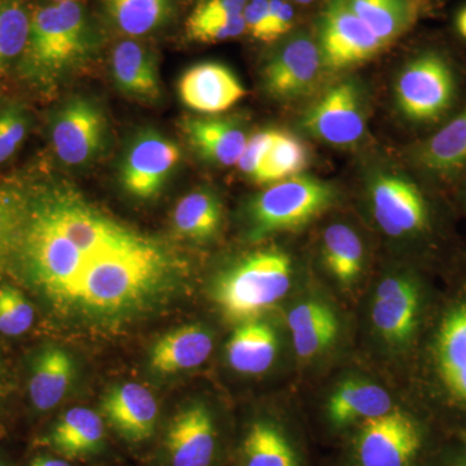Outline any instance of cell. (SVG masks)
Listing matches in <instances>:
<instances>
[{
	"label": "cell",
	"mask_w": 466,
	"mask_h": 466,
	"mask_svg": "<svg viewBox=\"0 0 466 466\" xmlns=\"http://www.w3.org/2000/svg\"><path fill=\"white\" fill-rule=\"evenodd\" d=\"M456 81L450 64L435 52L410 60L398 76L395 97L401 115L415 124H434L452 106Z\"/></svg>",
	"instance_id": "obj_4"
},
{
	"label": "cell",
	"mask_w": 466,
	"mask_h": 466,
	"mask_svg": "<svg viewBox=\"0 0 466 466\" xmlns=\"http://www.w3.org/2000/svg\"><path fill=\"white\" fill-rule=\"evenodd\" d=\"M0 466H14L2 451H0Z\"/></svg>",
	"instance_id": "obj_43"
},
{
	"label": "cell",
	"mask_w": 466,
	"mask_h": 466,
	"mask_svg": "<svg viewBox=\"0 0 466 466\" xmlns=\"http://www.w3.org/2000/svg\"><path fill=\"white\" fill-rule=\"evenodd\" d=\"M29 192L12 183H0V272L8 269L25 219Z\"/></svg>",
	"instance_id": "obj_32"
},
{
	"label": "cell",
	"mask_w": 466,
	"mask_h": 466,
	"mask_svg": "<svg viewBox=\"0 0 466 466\" xmlns=\"http://www.w3.org/2000/svg\"><path fill=\"white\" fill-rule=\"evenodd\" d=\"M52 3L76 2V0H51Z\"/></svg>",
	"instance_id": "obj_46"
},
{
	"label": "cell",
	"mask_w": 466,
	"mask_h": 466,
	"mask_svg": "<svg viewBox=\"0 0 466 466\" xmlns=\"http://www.w3.org/2000/svg\"><path fill=\"white\" fill-rule=\"evenodd\" d=\"M216 422L204 404L183 408L171 419L165 435L168 466H211L216 458Z\"/></svg>",
	"instance_id": "obj_13"
},
{
	"label": "cell",
	"mask_w": 466,
	"mask_h": 466,
	"mask_svg": "<svg viewBox=\"0 0 466 466\" xmlns=\"http://www.w3.org/2000/svg\"><path fill=\"white\" fill-rule=\"evenodd\" d=\"M458 30L466 39V8L460 12L458 16Z\"/></svg>",
	"instance_id": "obj_42"
},
{
	"label": "cell",
	"mask_w": 466,
	"mask_h": 466,
	"mask_svg": "<svg viewBox=\"0 0 466 466\" xmlns=\"http://www.w3.org/2000/svg\"><path fill=\"white\" fill-rule=\"evenodd\" d=\"M309 150L299 137L275 131L274 142L260 168L258 184H274L299 175L308 167Z\"/></svg>",
	"instance_id": "obj_31"
},
{
	"label": "cell",
	"mask_w": 466,
	"mask_h": 466,
	"mask_svg": "<svg viewBox=\"0 0 466 466\" xmlns=\"http://www.w3.org/2000/svg\"><path fill=\"white\" fill-rule=\"evenodd\" d=\"M334 200L333 187L317 177L299 174L274 183L250 202L251 232L260 238L299 228L324 213Z\"/></svg>",
	"instance_id": "obj_3"
},
{
	"label": "cell",
	"mask_w": 466,
	"mask_h": 466,
	"mask_svg": "<svg viewBox=\"0 0 466 466\" xmlns=\"http://www.w3.org/2000/svg\"><path fill=\"white\" fill-rule=\"evenodd\" d=\"M302 126L309 135L332 146L360 142L367 116L359 86L354 81L334 85L305 113Z\"/></svg>",
	"instance_id": "obj_6"
},
{
	"label": "cell",
	"mask_w": 466,
	"mask_h": 466,
	"mask_svg": "<svg viewBox=\"0 0 466 466\" xmlns=\"http://www.w3.org/2000/svg\"><path fill=\"white\" fill-rule=\"evenodd\" d=\"M75 379V363L66 350L48 346L34 357L27 391L34 410L50 412L64 400Z\"/></svg>",
	"instance_id": "obj_18"
},
{
	"label": "cell",
	"mask_w": 466,
	"mask_h": 466,
	"mask_svg": "<svg viewBox=\"0 0 466 466\" xmlns=\"http://www.w3.org/2000/svg\"><path fill=\"white\" fill-rule=\"evenodd\" d=\"M91 45L90 26L79 3H52L36 9L21 56V75L36 87H51L87 57Z\"/></svg>",
	"instance_id": "obj_1"
},
{
	"label": "cell",
	"mask_w": 466,
	"mask_h": 466,
	"mask_svg": "<svg viewBox=\"0 0 466 466\" xmlns=\"http://www.w3.org/2000/svg\"><path fill=\"white\" fill-rule=\"evenodd\" d=\"M182 152L173 140L155 131L135 137L122 162L121 183L133 198H156L179 165Z\"/></svg>",
	"instance_id": "obj_8"
},
{
	"label": "cell",
	"mask_w": 466,
	"mask_h": 466,
	"mask_svg": "<svg viewBox=\"0 0 466 466\" xmlns=\"http://www.w3.org/2000/svg\"><path fill=\"white\" fill-rule=\"evenodd\" d=\"M213 351V339L201 325H184L165 334L150 351L149 367L158 375H175L202 366Z\"/></svg>",
	"instance_id": "obj_17"
},
{
	"label": "cell",
	"mask_w": 466,
	"mask_h": 466,
	"mask_svg": "<svg viewBox=\"0 0 466 466\" xmlns=\"http://www.w3.org/2000/svg\"><path fill=\"white\" fill-rule=\"evenodd\" d=\"M26 113L18 106H11L0 112V164L11 158L27 134Z\"/></svg>",
	"instance_id": "obj_35"
},
{
	"label": "cell",
	"mask_w": 466,
	"mask_h": 466,
	"mask_svg": "<svg viewBox=\"0 0 466 466\" xmlns=\"http://www.w3.org/2000/svg\"><path fill=\"white\" fill-rule=\"evenodd\" d=\"M184 133L193 148L211 164L233 167L240 161L248 137L238 125L220 118H188Z\"/></svg>",
	"instance_id": "obj_19"
},
{
	"label": "cell",
	"mask_w": 466,
	"mask_h": 466,
	"mask_svg": "<svg viewBox=\"0 0 466 466\" xmlns=\"http://www.w3.org/2000/svg\"><path fill=\"white\" fill-rule=\"evenodd\" d=\"M180 99L198 113H222L247 95L240 79L220 63H201L189 67L180 78Z\"/></svg>",
	"instance_id": "obj_15"
},
{
	"label": "cell",
	"mask_w": 466,
	"mask_h": 466,
	"mask_svg": "<svg viewBox=\"0 0 466 466\" xmlns=\"http://www.w3.org/2000/svg\"><path fill=\"white\" fill-rule=\"evenodd\" d=\"M419 288L406 275H391L383 279L373 297V327L381 339L401 348L410 341L419 320Z\"/></svg>",
	"instance_id": "obj_12"
},
{
	"label": "cell",
	"mask_w": 466,
	"mask_h": 466,
	"mask_svg": "<svg viewBox=\"0 0 466 466\" xmlns=\"http://www.w3.org/2000/svg\"><path fill=\"white\" fill-rule=\"evenodd\" d=\"M245 26L251 36L262 42H271L269 38V0H250L242 14Z\"/></svg>",
	"instance_id": "obj_39"
},
{
	"label": "cell",
	"mask_w": 466,
	"mask_h": 466,
	"mask_svg": "<svg viewBox=\"0 0 466 466\" xmlns=\"http://www.w3.org/2000/svg\"><path fill=\"white\" fill-rule=\"evenodd\" d=\"M106 121L96 104L75 99L66 103L52 122V147L66 167L88 164L103 149Z\"/></svg>",
	"instance_id": "obj_9"
},
{
	"label": "cell",
	"mask_w": 466,
	"mask_h": 466,
	"mask_svg": "<svg viewBox=\"0 0 466 466\" xmlns=\"http://www.w3.org/2000/svg\"><path fill=\"white\" fill-rule=\"evenodd\" d=\"M318 43L306 34L294 35L272 55L263 70L266 91L279 100H294L314 90L321 73Z\"/></svg>",
	"instance_id": "obj_11"
},
{
	"label": "cell",
	"mask_w": 466,
	"mask_h": 466,
	"mask_svg": "<svg viewBox=\"0 0 466 466\" xmlns=\"http://www.w3.org/2000/svg\"><path fill=\"white\" fill-rule=\"evenodd\" d=\"M30 20L20 0L0 2V73L23 56L30 33Z\"/></svg>",
	"instance_id": "obj_33"
},
{
	"label": "cell",
	"mask_w": 466,
	"mask_h": 466,
	"mask_svg": "<svg viewBox=\"0 0 466 466\" xmlns=\"http://www.w3.org/2000/svg\"><path fill=\"white\" fill-rule=\"evenodd\" d=\"M3 388V370H2V364H0V392H2Z\"/></svg>",
	"instance_id": "obj_44"
},
{
	"label": "cell",
	"mask_w": 466,
	"mask_h": 466,
	"mask_svg": "<svg viewBox=\"0 0 466 466\" xmlns=\"http://www.w3.org/2000/svg\"><path fill=\"white\" fill-rule=\"evenodd\" d=\"M288 328L293 336L297 357L309 360L320 355L336 339L339 321L325 303L309 300L290 309Z\"/></svg>",
	"instance_id": "obj_21"
},
{
	"label": "cell",
	"mask_w": 466,
	"mask_h": 466,
	"mask_svg": "<svg viewBox=\"0 0 466 466\" xmlns=\"http://www.w3.org/2000/svg\"><path fill=\"white\" fill-rule=\"evenodd\" d=\"M421 447L419 426L407 413L391 410L361 424L357 438L360 466H410Z\"/></svg>",
	"instance_id": "obj_7"
},
{
	"label": "cell",
	"mask_w": 466,
	"mask_h": 466,
	"mask_svg": "<svg viewBox=\"0 0 466 466\" xmlns=\"http://www.w3.org/2000/svg\"><path fill=\"white\" fill-rule=\"evenodd\" d=\"M106 424L128 443L148 441L158 421V403L146 386L126 382L106 392L101 403Z\"/></svg>",
	"instance_id": "obj_14"
},
{
	"label": "cell",
	"mask_w": 466,
	"mask_h": 466,
	"mask_svg": "<svg viewBox=\"0 0 466 466\" xmlns=\"http://www.w3.org/2000/svg\"><path fill=\"white\" fill-rule=\"evenodd\" d=\"M417 161L438 177H450L466 167V106L420 148Z\"/></svg>",
	"instance_id": "obj_25"
},
{
	"label": "cell",
	"mask_w": 466,
	"mask_h": 466,
	"mask_svg": "<svg viewBox=\"0 0 466 466\" xmlns=\"http://www.w3.org/2000/svg\"><path fill=\"white\" fill-rule=\"evenodd\" d=\"M35 309L18 288L0 284V334L20 337L32 329Z\"/></svg>",
	"instance_id": "obj_34"
},
{
	"label": "cell",
	"mask_w": 466,
	"mask_h": 466,
	"mask_svg": "<svg viewBox=\"0 0 466 466\" xmlns=\"http://www.w3.org/2000/svg\"><path fill=\"white\" fill-rule=\"evenodd\" d=\"M112 73L119 90L135 99L155 101L161 95L155 58L137 42L116 45L112 54Z\"/></svg>",
	"instance_id": "obj_22"
},
{
	"label": "cell",
	"mask_w": 466,
	"mask_h": 466,
	"mask_svg": "<svg viewBox=\"0 0 466 466\" xmlns=\"http://www.w3.org/2000/svg\"><path fill=\"white\" fill-rule=\"evenodd\" d=\"M247 32L244 16L227 20L205 21V23H187L189 38L201 43L225 42L238 38Z\"/></svg>",
	"instance_id": "obj_36"
},
{
	"label": "cell",
	"mask_w": 466,
	"mask_h": 466,
	"mask_svg": "<svg viewBox=\"0 0 466 466\" xmlns=\"http://www.w3.org/2000/svg\"><path fill=\"white\" fill-rule=\"evenodd\" d=\"M392 410L389 392L364 380H348L334 389L327 403V415L333 425L348 426L385 415Z\"/></svg>",
	"instance_id": "obj_20"
},
{
	"label": "cell",
	"mask_w": 466,
	"mask_h": 466,
	"mask_svg": "<svg viewBox=\"0 0 466 466\" xmlns=\"http://www.w3.org/2000/svg\"><path fill=\"white\" fill-rule=\"evenodd\" d=\"M26 466H73L67 459L54 452H39L29 460Z\"/></svg>",
	"instance_id": "obj_41"
},
{
	"label": "cell",
	"mask_w": 466,
	"mask_h": 466,
	"mask_svg": "<svg viewBox=\"0 0 466 466\" xmlns=\"http://www.w3.org/2000/svg\"><path fill=\"white\" fill-rule=\"evenodd\" d=\"M202 2H204V0H202Z\"/></svg>",
	"instance_id": "obj_48"
},
{
	"label": "cell",
	"mask_w": 466,
	"mask_h": 466,
	"mask_svg": "<svg viewBox=\"0 0 466 466\" xmlns=\"http://www.w3.org/2000/svg\"><path fill=\"white\" fill-rule=\"evenodd\" d=\"M293 279L288 254L263 250L238 260L219 276L214 300L229 323L257 320L287 296Z\"/></svg>",
	"instance_id": "obj_2"
},
{
	"label": "cell",
	"mask_w": 466,
	"mask_h": 466,
	"mask_svg": "<svg viewBox=\"0 0 466 466\" xmlns=\"http://www.w3.org/2000/svg\"><path fill=\"white\" fill-rule=\"evenodd\" d=\"M275 131L267 130L254 135L248 140L247 147L242 152L240 161L238 164V167L253 182H258L263 161H265L267 153H268L271 144L274 142Z\"/></svg>",
	"instance_id": "obj_37"
},
{
	"label": "cell",
	"mask_w": 466,
	"mask_h": 466,
	"mask_svg": "<svg viewBox=\"0 0 466 466\" xmlns=\"http://www.w3.org/2000/svg\"><path fill=\"white\" fill-rule=\"evenodd\" d=\"M116 29L127 36H143L167 23L173 0H104Z\"/></svg>",
	"instance_id": "obj_29"
},
{
	"label": "cell",
	"mask_w": 466,
	"mask_h": 466,
	"mask_svg": "<svg viewBox=\"0 0 466 466\" xmlns=\"http://www.w3.org/2000/svg\"><path fill=\"white\" fill-rule=\"evenodd\" d=\"M242 466H299V460L280 429L258 421L250 426L242 444Z\"/></svg>",
	"instance_id": "obj_30"
},
{
	"label": "cell",
	"mask_w": 466,
	"mask_h": 466,
	"mask_svg": "<svg viewBox=\"0 0 466 466\" xmlns=\"http://www.w3.org/2000/svg\"><path fill=\"white\" fill-rule=\"evenodd\" d=\"M222 220V205L217 196L208 189H198L184 196L173 213L175 231L191 240L213 238L219 231Z\"/></svg>",
	"instance_id": "obj_26"
},
{
	"label": "cell",
	"mask_w": 466,
	"mask_h": 466,
	"mask_svg": "<svg viewBox=\"0 0 466 466\" xmlns=\"http://www.w3.org/2000/svg\"><path fill=\"white\" fill-rule=\"evenodd\" d=\"M294 2L299 3V5H309L312 0H294Z\"/></svg>",
	"instance_id": "obj_45"
},
{
	"label": "cell",
	"mask_w": 466,
	"mask_h": 466,
	"mask_svg": "<svg viewBox=\"0 0 466 466\" xmlns=\"http://www.w3.org/2000/svg\"><path fill=\"white\" fill-rule=\"evenodd\" d=\"M278 336L259 319L238 324L227 343L229 366L242 375H260L274 364Z\"/></svg>",
	"instance_id": "obj_23"
},
{
	"label": "cell",
	"mask_w": 466,
	"mask_h": 466,
	"mask_svg": "<svg viewBox=\"0 0 466 466\" xmlns=\"http://www.w3.org/2000/svg\"><path fill=\"white\" fill-rule=\"evenodd\" d=\"M370 198L377 225L390 238L415 235L428 222L421 192L403 175L377 174L370 184Z\"/></svg>",
	"instance_id": "obj_10"
},
{
	"label": "cell",
	"mask_w": 466,
	"mask_h": 466,
	"mask_svg": "<svg viewBox=\"0 0 466 466\" xmlns=\"http://www.w3.org/2000/svg\"><path fill=\"white\" fill-rule=\"evenodd\" d=\"M294 11L284 0H269V38L271 42L283 36L293 26Z\"/></svg>",
	"instance_id": "obj_40"
},
{
	"label": "cell",
	"mask_w": 466,
	"mask_h": 466,
	"mask_svg": "<svg viewBox=\"0 0 466 466\" xmlns=\"http://www.w3.org/2000/svg\"><path fill=\"white\" fill-rule=\"evenodd\" d=\"M106 441V422L90 408L76 407L58 417L36 440V446L67 460L84 459L99 452Z\"/></svg>",
	"instance_id": "obj_16"
},
{
	"label": "cell",
	"mask_w": 466,
	"mask_h": 466,
	"mask_svg": "<svg viewBox=\"0 0 466 466\" xmlns=\"http://www.w3.org/2000/svg\"><path fill=\"white\" fill-rule=\"evenodd\" d=\"M460 466H466V461H465V462H462V464H461V465H460Z\"/></svg>",
	"instance_id": "obj_47"
},
{
	"label": "cell",
	"mask_w": 466,
	"mask_h": 466,
	"mask_svg": "<svg viewBox=\"0 0 466 466\" xmlns=\"http://www.w3.org/2000/svg\"><path fill=\"white\" fill-rule=\"evenodd\" d=\"M364 25L388 45L412 25L416 8L410 0H345Z\"/></svg>",
	"instance_id": "obj_27"
},
{
	"label": "cell",
	"mask_w": 466,
	"mask_h": 466,
	"mask_svg": "<svg viewBox=\"0 0 466 466\" xmlns=\"http://www.w3.org/2000/svg\"><path fill=\"white\" fill-rule=\"evenodd\" d=\"M437 363L447 390L466 404V306L452 309L441 321Z\"/></svg>",
	"instance_id": "obj_24"
},
{
	"label": "cell",
	"mask_w": 466,
	"mask_h": 466,
	"mask_svg": "<svg viewBox=\"0 0 466 466\" xmlns=\"http://www.w3.org/2000/svg\"><path fill=\"white\" fill-rule=\"evenodd\" d=\"M248 0H204L193 11L188 23H205V21L227 20L241 16L247 7Z\"/></svg>",
	"instance_id": "obj_38"
},
{
	"label": "cell",
	"mask_w": 466,
	"mask_h": 466,
	"mask_svg": "<svg viewBox=\"0 0 466 466\" xmlns=\"http://www.w3.org/2000/svg\"><path fill=\"white\" fill-rule=\"evenodd\" d=\"M364 247L354 229L346 225L328 227L323 238V260L329 274L341 285L358 280L364 267Z\"/></svg>",
	"instance_id": "obj_28"
},
{
	"label": "cell",
	"mask_w": 466,
	"mask_h": 466,
	"mask_svg": "<svg viewBox=\"0 0 466 466\" xmlns=\"http://www.w3.org/2000/svg\"><path fill=\"white\" fill-rule=\"evenodd\" d=\"M318 47L324 66L343 69L370 60L385 45L345 0H329L319 20Z\"/></svg>",
	"instance_id": "obj_5"
}]
</instances>
